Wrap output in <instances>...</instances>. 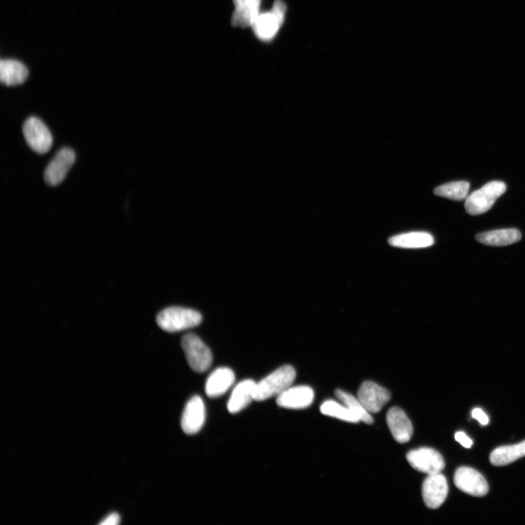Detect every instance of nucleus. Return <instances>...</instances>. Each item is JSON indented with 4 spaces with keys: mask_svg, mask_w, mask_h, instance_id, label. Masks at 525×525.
<instances>
[{
    "mask_svg": "<svg viewBox=\"0 0 525 525\" xmlns=\"http://www.w3.org/2000/svg\"><path fill=\"white\" fill-rule=\"evenodd\" d=\"M296 373L290 365H284L257 383L255 400L264 401L279 396L292 387Z\"/></svg>",
    "mask_w": 525,
    "mask_h": 525,
    "instance_id": "obj_1",
    "label": "nucleus"
},
{
    "mask_svg": "<svg viewBox=\"0 0 525 525\" xmlns=\"http://www.w3.org/2000/svg\"><path fill=\"white\" fill-rule=\"evenodd\" d=\"M202 315L194 309L173 307L164 309L157 316V324L167 332H178L199 326Z\"/></svg>",
    "mask_w": 525,
    "mask_h": 525,
    "instance_id": "obj_2",
    "label": "nucleus"
},
{
    "mask_svg": "<svg viewBox=\"0 0 525 525\" xmlns=\"http://www.w3.org/2000/svg\"><path fill=\"white\" fill-rule=\"evenodd\" d=\"M505 190L506 186L501 181H493L486 184L482 188L472 192L466 198V212L470 216H479L486 213Z\"/></svg>",
    "mask_w": 525,
    "mask_h": 525,
    "instance_id": "obj_3",
    "label": "nucleus"
},
{
    "mask_svg": "<svg viewBox=\"0 0 525 525\" xmlns=\"http://www.w3.org/2000/svg\"><path fill=\"white\" fill-rule=\"evenodd\" d=\"M286 10L283 0H276L270 12L259 14L251 27L256 36L262 41H272L284 22Z\"/></svg>",
    "mask_w": 525,
    "mask_h": 525,
    "instance_id": "obj_4",
    "label": "nucleus"
},
{
    "mask_svg": "<svg viewBox=\"0 0 525 525\" xmlns=\"http://www.w3.org/2000/svg\"><path fill=\"white\" fill-rule=\"evenodd\" d=\"M181 345L192 370L204 373L209 369L213 363V355L199 337L192 334L186 335L181 340Z\"/></svg>",
    "mask_w": 525,
    "mask_h": 525,
    "instance_id": "obj_5",
    "label": "nucleus"
},
{
    "mask_svg": "<svg viewBox=\"0 0 525 525\" xmlns=\"http://www.w3.org/2000/svg\"><path fill=\"white\" fill-rule=\"evenodd\" d=\"M23 134L29 148L35 153H48L52 144V137L44 122L36 117L29 118L24 124Z\"/></svg>",
    "mask_w": 525,
    "mask_h": 525,
    "instance_id": "obj_6",
    "label": "nucleus"
},
{
    "mask_svg": "<svg viewBox=\"0 0 525 525\" xmlns=\"http://www.w3.org/2000/svg\"><path fill=\"white\" fill-rule=\"evenodd\" d=\"M407 459L414 469L428 475L440 474L445 467L442 454L431 448L412 450L407 454Z\"/></svg>",
    "mask_w": 525,
    "mask_h": 525,
    "instance_id": "obj_7",
    "label": "nucleus"
},
{
    "mask_svg": "<svg viewBox=\"0 0 525 525\" xmlns=\"http://www.w3.org/2000/svg\"><path fill=\"white\" fill-rule=\"evenodd\" d=\"M454 482L462 492L475 497H483L489 486L479 472L469 467H461L455 472Z\"/></svg>",
    "mask_w": 525,
    "mask_h": 525,
    "instance_id": "obj_8",
    "label": "nucleus"
},
{
    "mask_svg": "<svg viewBox=\"0 0 525 525\" xmlns=\"http://www.w3.org/2000/svg\"><path fill=\"white\" fill-rule=\"evenodd\" d=\"M76 162V154L72 149L62 148L47 166L44 180L50 186L60 184Z\"/></svg>",
    "mask_w": 525,
    "mask_h": 525,
    "instance_id": "obj_9",
    "label": "nucleus"
},
{
    "mask_svg": "<svg viewBox=\"0 0 525 525\" xmlns=\"http://www.w3.org/2000/svg\"><path fill=\"white\" fill-rule=\"evenodd\" d=\"M358 398L370 414L379 412L391 400L390 392L375 382L366 381L360 387Z\"/></svg>",
    "mask_w": 525,
    "mask_h": 525,
    "instance_id": "obj_10",
    "label": "nucleus"
},
{
    "mask_svg": "<svg viewBox=\"0 0 525 525\" xmlns=\"http://www.w3.org/2000/svg\"><path fill=\"white\" fill-rule=\"evenodd\" d=\"M448 492L447 481L441 472L440 474L428 475L423 484L424 500L430 510L440 507L444 503Z\"/></svg>",
    "mask_w": 525,
    "mask_h": 525,
    "instance_id": "obj_11",
    "label": "nucleus"
},
{
    "mask_svg": "<svg viewBox=\"0 0 525 525\" xmlns=\"http://www.w3.org/2000/svg\"><path fill=\"white\" fill-rule=\"evenodd\" d=\"M206 419V410L204 401L200 396L191 398L184 409L181 427L188 435H195L203 428Z\"/></svg>",
    "mask_w": 525,
    "mask_h": 525,
    "instance_id": "obj_12",
    "label": "nucleus"
},
{
    "mask_svg": "<svg viewBox=\"0 0 525 525\" xmlns=\"http://www.w3.org/2000/svg\"><path fill=\"white\" fill-rule=\"evenodd\" d=\"M314 398V391L308 386L290 387L277 396L276 404L286 409L302 410L309 407Z\"/></svg>",
    "mask_w": 525,
    "mask_h": 525,
    "instance_id": "obj_13",
    "label": "nucleus"
},
{
    "mask_svg": "<svg viewBox=\"0 0 525 525\" xmlns=\"http://www.w3.org/2000/svg\"><path fill=\"white\" fill-rule=\"evenodd\" d=\"M386 419L388 428L397 442L405 444L411 440L413 426L404 411L393 407L388 411Z\"/></svg>",
    "mask_w": 525,
    "mask_h": 525,
    "instance_id": "obj_14",
    "label": "nucleus"
},
{
    "mask_svg": "<svg viewBox=\"0 0 525 525\" xmlns=\"http://www.w3.org/2000/svg\"><path fill=\"white\" fill-rule=\"evenodd\" d=\"M257 383L252 379L244 380L239 383L233 390L229 402L227 410L231 414H237L248 407L255 400Z\"/></svg>",
    "mask_w": 525,
    "mask_h": 525,
    "instance_id": "obj_15",
    "label": "nucleus"
},
{
    "mask_svg": "<svg viewBox=\"0 0 525 525\" xmlns=\"http://www.w3.org/2000/svg\"><path fill=\"white\" fill-rule=\"evenodd\" d=\"M235 375L229 368H219L208 377L205 392L209 398H218L224 395L234 384Z\"/></svg>",
    "mask_w": 525,
    "mask_h": 525,
    "instance_id": "obj_16",
    "label": "nucleus"
},
{
    "mask_svg": "<svg viewBox=\"0 0 525 525\" xmlns=\"http://www.w3.org/2000/svg\"><path fill=\"white\" fill-rule=\"evenodd\" d=\"M393 247L406 249L426 248L434 244L433 237L427 232H416L401 234L389 239Z\"/></svg>",
    "mask_w": 525,
    "mask_h": 525,
    "instance_id": "obj_17",
    "label": "nucleus"
},
{
    "mask_svg": "<svg viewBox=\"0 0 525 525\" xmlns=\"http://www.w3.org/2000/svg\"><path fill=\"white\" fill-rule=\"evenodd\" d=\"M28 69L22 62L13 59L0 62V80L8 86L20 85L27 80Z\"/></svg>",
    "mask_w": 525,
    "mask_h": 525,
    "instance_id": "obj_18",
    "label": "nucleus"
},
{
    "mask_svg": "<svg viewBox=\"0 0 525 525\" xmlns=\"http://www.w3.org/2000/svg\"><path fill=\"white\" fill-rule=\"evenodd\" d=\"M522 239L520 232L515 229H505L481 233L476 236V239L488 246L502 247L519 241Z\"/></svg>",
    "mask_w": 525,
    "mask_h": 525,
    "instance_id": "obj_19",
    "label": "nucleus"
},
{
    "mask_svg": "<svg viewBox=\"0 0 525 525\" xmlns=\"http://www.w3.org/2000/svg\"><path fill=\"white\" fill-rule=\"evenodd\" d=\"M525 456V441L511 446L496 448L490 454L489 460L495 466H505Z\"/></svg>",
    "mask_w": 525,
    "mask_h": 525,
    "instance_id": "obj_20",
    "label": "nucleus"
},
{
    "mask_svg": "<svg viewBox=\"0 0 525 525\" xmlns=\"http://www.w3.org/2000/svg\"><path fill=\"white\" fill-rule=\"evenodd\" d=\"M261 0H247L241 6L235 8L232 24L236 27H252L259 15Z\"/></svg>",
    "mask_w": 525,
    "mask_h": 525,
    "instance_id": "obj_21",
    "label": "nucleus"
},
{
    "mask_svg": "<svg viewBox=\"0 0 525 525\" xmlns=\"http://www.w3.org/2000/svg\"><path fill=\"white\" fill-rule=\"evenodd\" d=\"M335 395L344 405L358 416L360 421L368 425L374 424L373 417L365 409L358 398L341 390H337Z\"/></svg>",
    "mask_w": 525,
    "mask_h": 525,
    "instance_id": "obj_22",
    "label": "nucleus"
},
{
    "mask_svg": "<svg viewBox=\"0 0 525 525\" xmlns=\"http://www.w3.org/2000/svg\"><path fill=\"white\" fill-rule=\"evenodd\" d=\"M469 188L470 184L466 181L451 182L435 188L434 194L451 200L462 201L468 197Z\"/></svg>",
    "mask_w": 525,
    "mask_h": 525,
    "instance_id": "obj_23",
    "label": "nucleus"
},
{
    "mask_svg": "<svg viewBox=\"0 0 525 525\" xmlns=\"http://www.w3.org/2000/svg\"><path fill=\"white\" fill-rule=\"evenodd\" d=\"M321 412L324 415L335 417L347 423L358 424L360 422L354 412L350 411L345 405H342L335 400L325 401L321 407Z\"/></svg>",
    "mask_w": 525,
    "mask_h": 525,
    "instance_id": "obj_24",
    "label": "nucleus"
},
{
    "mask_svg": "<svg viewBox=\"0 0 525 525\" xmlns=\"http://www.w3.org/2000/svg\"><path fill=\"white\" fill-rule=\"evenodd\" d=\"M471 416L477 420L482 426H487L489 419L486 414L480 408H475L471 412Z\"/></svg>",
    "mask_w": 525,
    "mask_h": 525,
    "instance_id": "obj_25",
    "label": "nucleus"
},
{
    "mask_svg": "<svg viewBox=\"0 0 525 525\" xmlns=\"http://www.w3.org/2000/svg\"><path fill=\"white\" fill-rule=\"evenodd\" d=\"M454 439L465 448L469 449L472 445V441L463 431H458L454 435Z\"/></svg>",
    "mask_w": 525,
    "mask_h": 525,
    "instance_id": "obj_26",
    "label": "nucleus"
},
{
    "mask_svg": "<svg viewBox=\"0 0 525 525\" xmlns=\"http://www.w3.org/2000/svg\"><path fill=\"white\" fill-rule=\"evenodd\" d=\"M120 518L118 514L113 513L108 515L99 523L102 525H115L120 523Z\"/></svg>",
    "mask_w": 525,
    "mask_h": 525,
    "instance_id": "obj_27",
    "label": "nucleus"
},
{
    "mask_svg": "<svg viewBox=\"0 0 525 525\" xmlns=\"http://www.w3.org/2000/svg\"><path fill=\"white\" fill-rule=\"evenodd\" d=\"M247 0H233V3L235 6V8H239L244 5Z\"/></svg>",
    "mask_w": 525,
    "mask_h": 525,
    "instance_id": "obj_28",
    "label": "nucleus"
}]
</instances>
